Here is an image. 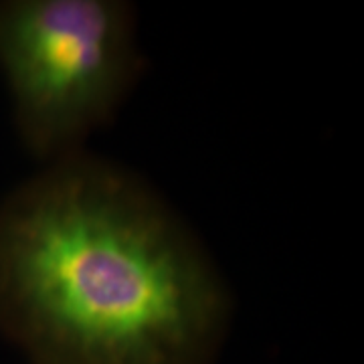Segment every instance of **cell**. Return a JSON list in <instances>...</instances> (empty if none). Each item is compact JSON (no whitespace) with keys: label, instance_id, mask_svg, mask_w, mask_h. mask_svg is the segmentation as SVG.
Here are the masks:
<instances>
[{"label":"cell","instance_id":"obj_1","mask_svg":"<svg viewBox=\"0 0 364 364\" xmlns=\"http://www.w3.org/2000/svg\"><path fill=\"white\" fill-rule=\"evenodd\" d=\"M233 296L130 168L77 152L0 205V332L31 364H213Z\"/></svg>","mask_w":364,"mask_h":364},{"label":"cell","instance_id":"obj_2","mask_svg":"<svg viewBox=\"0 0 364 364\" xmlns=\"http://www.w3.org/2000/svg\"><path fill=\"white\" fill-rule=\"evenodd\" d=\"M0 69L26 150L47 164L77 154L142 75L136 11L122 0H4Z\"/></svg>","mask_w":364,"mask_h":364}]
</instances>
